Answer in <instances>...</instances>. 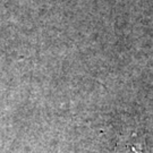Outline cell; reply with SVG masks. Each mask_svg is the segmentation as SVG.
Here are the masks:
<instances>
[{
    "label": "cell",
    "instance_id": "1",
    "mask_svg": "<svg viewBox=\"0 0 153 153\" xmlns=\"http://www.w3.org/2000/svg\"><path fill=\"white\" fill-rule=\"evenodd\" d=\"M112 153H146L145 137L141 129H128L118 136Z\"/></svg>",
    "mask_w": 153,
    "mask_h": 153
}]
</instances>
